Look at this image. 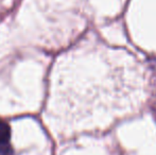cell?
Masks as SVG:
<instances>
[{
  "instance_id": "6da1fadb",
  "label": "cell",
  "mask_w": 156,
  "mask_h": 155,
  "mask_svg": "<svg viewBox=\"0 0 156 155\" xmlns=\"http://www.w3.org/2000/svg\"><path fill=\"white\" fill-rule=\"evenodd\" d=\"M11 138V129L4 121H0V145L9 143Z\"/></svg>"
},
{
  "instance_id": "7a4b0ae2",
  "label": "cell",
  "mask_w": 156,
  "mask_h": 155,
  "mask_svg": "<svg viewBox=\"0 0 156 155\" xmlns=\"http://www.w3.org/2000/svg\"><path fill=\"white\" fill-rule=\"evenodd\" d=\"M0 155H14V151L9 143L0 145Z\"/></svg>"
}]
</instances>
